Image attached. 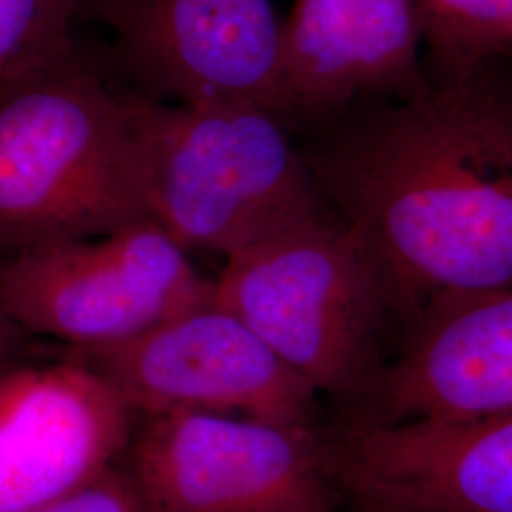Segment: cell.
I'll list each match as a JSON object with an SVG mask.
<instances>
[{
	"label": "cell",
	"instance_id": "19",
	"mask_svg": "<svg viewBox=\"0 0 512 512\" xmlns=\"http://www.w3.org/2000/svg\"><path fill=\"white\" fill-rule=\"evenodd\" d=\"M110 0H78V19H97Z\"/></svg>",
	"mask_w": 512,
	"mask_h": 512
},
{
	"label": "cell",
	"instance_id": "4",
	"mask_svg": "<svg viewBox=\"0 0 512 512\" xmlns=\"http://www.w3.org/2000/svg\"><path fill=\"white\" fill-rule=\"evenodd\" d=\"M139 160L148 217L188 253L236 255L325 207L294 129L264 105L139 93Z\"/></svg>",
	"mask_w": 512,
	"mask_h": 512
},
{
	"label": "cell",
	"instance_id": "1",
	"mask_svg": "<svg viewBox=\"0 0 512 512\" xmlns=\"http://www.w3.org/2000/svg\"><path fill=\"white\" fill-rule=\"evenodd\" d=\"M296 137L408 325L440 298L512 287V61L425 59L410 88Z\"/></svg>",
	"mask_w": 512,
	"mask_h": 512
},
{
	"label": "cell",
	"instance_id": "5",
	"mask_svg": "<svg viewBox=\"0 0 512 512\" xmlns=\"http://www.w3.org/2000/svg\"><path fill=\"white\" fill-rule=\"evenodd\" d=\"M215 294L154 220L0 260V298L21 329L61 348L131 340Z\"/></svg>",
	"mask_w": 512,
	"mask_h": 512
},
{
	"label": "cell",
	"instance_id": "9",
	"mask_svg": "<svg viewBox=\"0 0 512 512\" xmlns=\"http://www.w3.org/2000/svg\"><path fill=\"white\" fill-rule=\"evenodd\" d=\"M137 414L99 374L55 351L0 374V512H33L116 467Z\"/></svg>",
	"mask_w": 512,
	"mask_h": 512
},
{
	"label": "cell",
	"instance_id": "14",
	"mask_svg": "<svg viewBox=\"0 0 512 512\" xmlns=\"http://www.w3.org/2000/svg\"><path fill=\"white\" fill-rule=\"evenodd\" d=\"M78 0H0V88L73 48Z\"/></svg>",
	"mask_w": 512,
	"mask_h": 512
},
{
	"label": "cell",
	"instance_id": "13",
	"mask_svg": "<svg viewBox=\"0 0 512 512\" xmlns=\"http://www.w3.org/2000/svg\"><path fill=\"white\" fill-rule=\"evenodd\" d=\"M425 59L437 65L512 61V0H416Z\"/></svg>",
	"mask_w": 512,
	"mask_h": 512
},
{
	"label": "cell",
	"instance_id": "18",
	"mask_svg": "<svg viewBox=\"0 0 512 512\" xmlns=\"http://www.w3.org/2000/svg\"><path fill=\"white\" fill-rule=\"evenodd\" d=\"M336 495H338L336 490H325L319 494L306 495L302 499H296L293 503H287L270 512H336L334 511Z\"/></svg>",
	"mask_w": 512,
	"mask_h": 512
},
{
	"label": "cell",
	"instance_id": "6",
	"mask_svg": "<svg viewBox=\"0 0 512 512\" xmlns=\"http://www.w3.org/2000/svg\"><path fill=\"white\" fill-rule=\"evenodd\" d=\"M139 416L222 412L321 427L319 395L213 294L147 332L103 348H61Z\"/></svg>",
	"mask_w": 512,
	"mask_h": 512
},
{
	"label": "cell",
	"instance_id": "15",
	"mask_svg": "<svg viewBox=\"0 0 512 512\" xmlns=\"http://www.w3.org/2000/svg\"><path fill=\"white\" fill-rule=\"evenodd\" d=\"M33 512H154L118 463L92 484Z\"/></svg>",
	"mask_w": 512,
	"mask_h": 512
},
{
	"label": "cell",
	"instance_id": "7",
	"mask_svg": "<svg viewBox=\"0 0 512 512\" xmlns=\"http://www.w3.org/2000/svg\"><path fill=\"white\" fill-rule=\"evenodd\" d=\"M120 463L154 512H270L334 490L327 427L241 414L139 416Z\"/></svg>",
	"mask_w": 512,
	"mask_h": 512
},
{
	"label": "cell",
	"instance_id": "12",
	"mask_svg": "<svg viewBox=\"0 0 512 512\" xmlns=\"http://www.w3.org/2000/svg\"><path fill=\"white\" fill-rule=\"evenodd\" d=\"M512 410V287L418 311L365 404L342 421L473 418Z\"/></svg>",
	"mask_w": 512,
	"mask_h": 512
},
{
	"label": "cell",
	"instance_id": "3",
	"mask_svg": "<svg viewBox=\"0 0 512 512\" xmlns=\"http://www.w3.org/2000/svg\"><path fill=\"white\" fill-rule=\"evenodd\" d=\"M215 296L344 418L370 397L408 327L378 264L325 207L226 256Z\"/></svg>",
	"mask_w": 512,
	"mask_h": 512
},
{
	"label": "cell",
	"instance_id": "16",
	"mask_svg": "<svg viewBox=\"0 0 512 512\" xmlns=\"http://www.w3.org/2000/svg\"><path fill=\"white\" fill-rule=\"evenodd\" d=\"M33 336L19 327L0 298V374L33 359Z\"/></svg>",
	"mask_w": 512,
	"mask_h": 512
},
{
	"label": "cell",
	"instance_id": "2",
	"mask_svg": "<svg viewBox=\"0 0 512 512\" xmlns=\"http://www.w3.org/2000/svg\"><path fill=\"white\" fill-rule=\"evenodd\" d=\"M147 219L139 93L78 44L0 88V260Z\"/></svg>",
	"mask_w": 512,
	"mask_h": 512
},
{
	"label": "cell",
	"instance_id": "17",
	"mask_svg": "<svg viewBox=\"0 0 512 512\" xmlns=\"http://www.w3.org/2000/svg\"><path fill=\"white\" fill-rule=\"evenodd\" d=\"M338 494L346 497L353 512H427L399 505L376 495L361 494V492H338Z\"/></svg>",
	"mask_w": 512,
	"mask_h": 512
},
{
	"label": "cell",
	"instance_id": "11",
	"mask_svg": "<svg viewBox=\"0 0 512 512\" xmlns=\"http://www.w3.org/2000/svg\"><path fill=\"white\" fill-rule=\"evenodd\" d=\"M416 0H294L281 23V114L298 135L421 73Z\"/></svg>",
	"mask_w": 512,
	"mask_h": 512
},
{
	"label": "cell",
	"instance_id": "8",
	"mask_svg": "<svg viewBox=\"0 0 512 512\" xmlns=\"http://www.w3.org/2000/svg\"><path fill=\"white\" fill-rule=\"evenodd\" d=\"M97 19L137 93L183 105L245 101L283 118V21L272 0H110Z\"/></svg>",
	"mask_w": 512,
	"mask_h": 512
},
{
	"label": "cell",
	"instance_id": "10",
	"mask_svg": "<svg viewBox=\"0 0 512 512\" xmlns=\"http://www.w3.org/2000/svg\"><path fill=\"white\" fill-rule=\"evenodd\" d=\"M336 492L427 512H512V410L327 427Z\"/></svg>",
	"mask_w": 512,
	"mask_h": 512
}]
</instances>
